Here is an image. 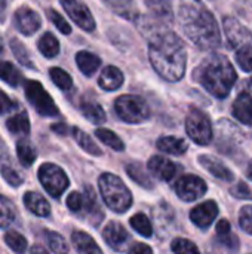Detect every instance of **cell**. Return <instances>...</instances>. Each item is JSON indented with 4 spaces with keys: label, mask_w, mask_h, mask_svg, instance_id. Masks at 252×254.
I'll use <instances>...</instances> for the list:
<instances>
[{
    "label": "cell",
    "mask_w": 252,
    "mask_h": 254,
    "mask_svg": "<svg viewBox=\"0 0 252 254\" xmlns=\"http://www.w3.org/2000/svg\"><path fill=\"white\" fill-rule=\"evenodd\" d=\"M149 57L153 68L168 82H178L186 71L187 52L183 40L172 31L153 34Z\"/></svg>",
    "instance_id": "6da1fadb"
},
{
    "label": "cell",
    "mask_w": 252,
    "mask_h": 254,
    "mask_svg": "<svg viewBox=\"0 0 252 254\" xmlns=\"http://www.w3.org/2000/svg\"><path fill=\"white\" fill-rule=\"evenodd\" d=\"M180 24L186 36L201 49H215L221 45L217 19L201 0H184L181 3Z\"/></svg>",
    "instance_id": "7a4b0ae2"
},
{
    "label": "cell",
    "mask_w": 252,
    "mask_h": 254,
    "mask_svg": "<svg viewBox=\"0 0 252 254\" xmlns=\"http://www.w3.org/2000/svg\"><path fill=\"white\" fill-rule=\"evenodd\" d=\"M195 76L198 82L217 98H226L238 79L232 63L224 55L217 54L205 58L196 68Z\"/></svg>",
    "instance_id": "3957f363"
},
{
    "label": "cell",
    "mask_w": 252,
    "mask_h": 254,
    "mask_svg": "<svg viewBox=\"0 0 252 254\" xmlns=\"http://www.w3.org/2000/svg\"><path fill=\"white\" fill-rule=\"evenodd\" d=\"M100 192L107 207L114 213H125L132 204V195L125 183L114 174H102L100 177Z\"/></svg>",
    "instance_id": "277c9868"
},
{
    "label": "cell",
    "mask_w": 252,
    "mask_h": 254,
    "mask_svg": "<svg viewBox=\"0 0 252 254\" xmlns=\"http://www.w3.org/2000/svg\"><path fill=\"white\" fill-rule=\"evenodd\" d=\"M114 109L117 116L128 124H141L150 116L147 103L137 95H122L116 100Z\"/></svg>",
    "instance_id": "5b68a950"
},
{
    "label": "cell",
    "mask_w": 252,
    "mask_h": 254,
    "mask_svg": "<svg viewBox=\"0 0 252 254\" xmlns=\"http://www.w3.org/2000/svg\"><path fill=\"white\" fill-rule=\"evenodd\" d=\"M25 97L30 104L36 109V112L42 116H58V107L53 103L52 97L46 92V89L37 80L25 82Z\"/></svg>",
    "instance_id": "8992f818"
},
{
    "label": "cell",
    "mask_w": 252,
    "mask_h": 254,
    "mask_svg": "<svg viewBox=\"0 0 252 254\" xmlns=\"http://www.w3.org/2000/svg\"><path fill=\"white\" fill-rule=\"evenodd\" d=\"M186 131L198 144H209L212 140V125L209 118L199 109H192L186 118Z\"/></svg>",
    "instance_id": "52a82bcc"
},
{
    "label": "cell",
    "mask_w": 252,
    "mask_h": 254,
    "mask_svg": "<svg viewBox=\"0 0 252 254\" xmlns=\"http://www.w3.org/2000/svg\"><path fill=\"white\" fill-rule=\"evenodd\" d=\"M39 180L45 190L53 198H59L68 186V177L55 164H43L39 168Z\"/></svg>",
    "instance_id": "ba28073f"
},
{
    "label": "cell",
    "mask_w": 252,
    "mask_h": 254,
    "mask_svg": "<svg viewBox=\"0 0 252 254\" xmlns=\"http://www.w3.org/2000/svg\"><path fill=\"white\" fill-rule=\"evenodd\" d=\"M206 189H208L206 183L201 177L193 176V174L183 176L175 183V192H177L178 198L186 202H192V201L202 198L206 193Z\"/></svg>",
    "instance_id": "9c48e42d"
},
{
    "label": "cell",
    "mask_w": 252,
    "mask_h": 254,
    "mask_svg": "<svg viewBox=\"0 0 252 254\" xmlns=\"http://www.w3.org/2000/svg\"><path fill=\"white\" fill-rule=\"evenodd\" d=\"M62 7L68 13V16L83 30L92 31L95 30V19L89 12L88 6L82 0H61Z\"/></svg>",
    "instance_id": "30bf717a"
},
{
    "label": "cell",
    "mask_w": 252,
    "mask_h": 254,
    "mask_svg": "<svg viewBox=\"0 0 252 254\" xmlns=\"http://www.w3.org/2000/svg\"><path fill=\"white\" fill-rule=\"evenodd\" d=\"M224 31L227 34V39L233 48H239L245 43H252V34L235 18L227 16L224 18Z\"/></svg>",
    "instance_id": "8fae6325"
},
{
    "label": "cell",
    "mask_w": 252,
    "mask_h": 254,
    "mask_svg": "<svg viewBox=\"0 0 252 254\" xmlns=\"http://www.w3.org/2000/svg\"><path fill=\"white\" fill-rule=\"evenodd\" d=\"M102 238L116 252H123L128 246V241H129V235H128L126 229L117 222H110L104 228Z\"/></svg>",
    "instance_id": "7c38bea8"
},
{
    "label": "cell",
    "mask_w": 252,
    "mask_h": 254,
    "mask_svg": "<svg viewBox=\"0 0 252 254\" xmlns=\"http://www.w3.org/2000/svg\"><path fill=\"white\" fill-rule=\"evenodd\" d=\"M13 19H15L16 28L25 36L34 34L40 27V16L30 7H19L15 12Z\"/></svg>",
    "instance_id": "4fadbf2b"
},
{
    "label": "cell",
    "mask_w": 252,
    "mask_h": 254,
    "mask_svg": "<svg viewBox=\"0 0 252 254\" xmlns=\"http://www.w3.org/2000/svg\"><path fill=\"white\" fill-rule=\"evenodd\" d=\"M218 216V207L214 201H206L198 207H195L190 213L192 222L201 229H206L212 225V222Z\"/></svg>",
    "instance_id": "5bb4252c"
},
{
    "label": "cell",
    "mask_w": 252,
    "mask_h": 254,
    "mask_svg": "<svg viewBox=\"0 0 252 254\" xmlns=\"http://www.w3.org/2000/svg\"><path fill=\"white\" fill-rule=\"evenodd\" d=\"M199 164L209 173L212 174L215 179L218 180H223V182H233L235 176L233 173L230 171L229 167H226L221 161H218L217 158L214 156H209V155H202L199 156Z\"/></svg>",
    "instance_id": "9a60e30c"
},
{
    "label": "cell",
    "mask_w": 252,
    "mask_h": 254,
    "mask_svg": "<svg viewBox=\"0 0 252 254\" xmlns=\"http://www.w3.org/2000/svg\"><path fill=\"white\" fill-rule=\"evenodd\" d=\"M149 170L153 176H156L157 179H160L163 182L172 180V177L177 173L175 164L171 162L169 159L163 158V156H153L149 161Z\"/></svg>",
    "instance_id": "2e32d148"
},
{
    "label": "cell",
    "mask_w": 252,
    "mask_h": 254,
    "mask_svg": "<svg viewBox=\"0 0 252 254\" xmlns=\"http://www.w3.org/2000/svg\"><path fill=\"white\" fill-rule=\"evenodd\" d=\"M233 116L245 125H252V97L248 92L239 94L235 100Z\"/></svg>",
    "instance_id": "e0dca14e"
},
{
    "label": "cell",
    "mask_w": 252,
    "mask_h": 254,
    "mask_svg": "<svg viewBox=\"0 0 252 254\" xmlns=\"http://www.w3.org/2000/svg\"><path fill=\"white\" fill-rule=\"evenodd\" d=\"M98 83L105 91H116L123 83V73L117 67L108 65V67H105L101 71L100 79H98Z\"/></svg>",
    "instance_id": "ac0fdd59"
},
{
    "label": "cell",
    "mask_w": 252,
    "mask_h": 254,
    "mask_svg": "<svg viewBox=\"0 0 252 254\" xmlns=\"http://www.w3.org/2000/svg\"><path fill=\"white\" fill-rule=\"evenodd\" d=\"M71 240H73V246L76 247L79 254H102L101 249L94 241V238L88 235L86 232L76 231L73 232Z\"/></svg>",
    "instance_id": "d6986e66"
},
{
    "label": "cell",
    "mask_w": 252,
    "mask_h": 254,
    "mask_svg": "<svg viewBox=\"0 0 252 254\" xmlns=\"http://www.w3.org/2000/svg\"><path fill=\"white\" fill-rule=\"evenodd\" d=\"M24 204L25 207L34 213L36 216H40V217H46L50 214V207H49V202L39 193L36 192H27L25 196H24Z\"/></svg>",
    "instance_id": "ffe728a7"
},
{
    "label": "cell",
    "mask_w": 252,
    "mask_h": 254,
    "mask_svg": "<svg viewBox=\"0 0 252 254\" xmlns=\"http://www.w3.org/2000/svg\"><path fill=\"white\" fill-rule=\"evenodd\" d=\"M76 63H77V65H79V68H80V71H82L83 74L92 76V74L98 70V67H100V64H101V60H100L95 54H92V52L80 51V52L76 55Z\"/></svg>",
    "instance_id": "44dd1931"
},
{
    "label": "cell",
    "mask_w": 252,
    "mask_h": 254,
    "mask_svg": "<svg viewBox=\"0 0 252 254\" xmlns=\"http://www.w3.org/2000/svg\"><path fill=\"white\" fill-rule=\"evenodd\" d=\"M157 149L169 155H183L187 150V143L178 137H162L157 140Z\"/></svg>",
    "instance_id": "7402d4cb"
},
{
    "label": "cell",
    "mask_w": 252,
    "mask_h": 254,
    "mask_svg": "<svg viewBox=\"0 0 252 254\" xmlns=\"http://www.w3.org/2000/svg\"><path fill=\"white\" fill-rule=\"evenodd\" d=\"M16 208L6 196L0 195V229L9 228L16 220Z\"/></svg>",
    "instance_id": "603a6c76"
},
{
    "label": "cell",
    "mask_w": 252,
    "mask_h": 254,
    "mask_svg": "<svg viewBox=\"0 0 252 254\" xmlns=\"http://www.w3.org/2000/svg\"><path fill=\"white\" fill-rule=\"evenodd\" d=\"M6 127L12 134H28L30 132V121L25 112H21L18 115H13L6 121Z\"/></svg>",
    "instance_id": "cb8c5ba5"
},
{
    "label": "cell",
    "mask_w": 252,
    "mask_h": 254,
    "mask_svg": "<svg viewBox=\"0 0 252 254\" xmlns=\"http://www.w3.org/2000/svg\"><path fill=\"white\" fill-rule=\"evenodd\" d=\"M71 132H73V137L77 141V144L85 152H88L89 155H94V156H100L101 155V149L95 144V141L85 131H82L80 128H73Z\"/></svg>",
    "instance_id": "d4e9b609"
},
{
    "label": "cell",
    "mask_w": 252,
    "mask_h": 254,
    "mask_svg": "<svg viewBox=\"0 0 252 254\" xmlns=\"http://www.w3.org/2000/svg\"><path fill=\"white\" fill-rule=\"evenodd\" d=\"M37 46H39V51H40L45 57H48V58H53V57H56L58 52H59V43H58L56 37H55L52 33H45V34L39 39Z\"/></svg>",
    "instance_id": "484cf974"
},
{
    "label": "cell",
    "mask_w": 252,
    "mask_h": 254,
    "mask_svg": "<svg viewBox=\"0 0 252 254\" xmlns=\"http://www.w3.org/2000/svg\"><path fill=\"white\" fill-rule=\"evenodd\" d=\"M16 155H18L21 164L25 165V167H30L37 158L36 147L28 140H19L16 143Z\"/></svg>",
    "instance_id": "4316f807"
},
{
    "label": "cell",
    "mask_w": 252,
    "mask_h": 254,
    "mask_svg": "<svg viewBox=\"0 0 252 254\" xmlns=\"http://www.w3.org/2000/svg\"><path fill=\"white\" fill-rule=\"evenodd\" d=\"M0 79L10 86H18L22 82V74L13 64L7 61H0Z\"/></svg>",
    "instance_id": "83f0119b"
},
{
    "label": "cell",
    "mask_w": 252,
    "mask_h": 254,
    "mask_svg": "<svg viewBox=\"0 0 252 254\" xmlns=\"http://www.w3.org/2000/svg\"><path fill=\"white\" fill-rule=\"evenodd\" d=\"M80 110L83 113V116L91 121L92 124H102L105 122V112L102 110V107L97 103H89V101H85L82 106H80Z\"/></svg>",
    "instance_id": "f1b7e54d"
},
{
    "label": "cell",
    "mask_w": 252,
    "mask_h": 254,
    "mask_svg": "<svg viewBox=\"0 0 252 254\" xmlns=\"http://www.w3.org/2000/svg\"><path fill=\"white\" fill-rule=\"evenodd\" d=\"M95 135H97L104 144H107L108 147H111L113 150L122 152V150L125 149V144H123V141L119 138V135H116V134H114L113 131H110V129L98 128V129L95 131Z\"/></svg>",
    "instance_id": "f546056e"
},
{
    "label": "cell",
    "mask_w": 252,
    "mask_h": 254,
    "mask_svg": "<svg viewBox=\"0 0 252 254\" xmlns=\"http://www.w3.org/2000/svg\"><path fill=\"white\" fill-rule=\"evenodd\" d=\"M126 171H128V176H129L135 183H138L140 186H144V188H147V189L153 188L151 180H150V177L147 176V173L144 171L143 165H140V164H129V165L126 167Z\"/></svg>",
    "instance_id": "4dcf8cb0"
},
{
    "label": "cell",
    "mask_w": 252,
    "mask_h": 254,
    "mask_svg": "<svg viewBox=\"0 0 252 254\" xmlns=\"http://www.w3.org/2000/svg\"><path fill=\"white\" fill-rule=\"evenodd\" d=\"M45 238H46V243H48L49 249L52 250L53 254L68 253V246H67L65 240L59 234H56L53 231H46L45 232Z\"/></svg>",
    "instance_id": "1f68e13d"
},
{
    "label": "cell",
    "mask_w": 252,
    "mask_h": 254,
    "mask_svg": "<svg viewBox=\"0 0 252 254\" xmlns=\"http://www.w3.org/2000/svg\"><path fill=\"white\" fill-rule=\"evenodd\" d=\"M4 243L7 244V247L10 250H13L15 253L24 254L27 250V240L25 237H22L19 232L16 231H9L4 235Z\"/></svg>",
    "instance_id": "d6a6232c"
},
{
    "label": "cell",
    "mask_w": 252,
    "mask_h": 254,
    "mask_svg": "<svg viewBox=\"0 0 252 254\" xmlns=\"http://www.w3.org/2000/svg\"><path fill=\"white\" fill-rule=\"evenodd\" d=\"M236 63L244 71H252V43L236 48Z\"/></svg>",
    "instance_id": "836d02e7"
},
{
    "label": "cell",
    "mask_w": 252,
    "mask_h": 254,
    "mask_svg": "<svg viewBox=\"0 0 252 254\" xmlns=\"http://www.w3.org/2000/svg\"><path fill=\"white\" fill-rule=\"evenodd\" d=\"M49 76H50L52 82H53L58 88H61V89H64V91H68V89L73 86V79H71V76H70L65 70H62V68H59V67H52V68L49 70Z\"/></svg>",
    "instance_id": "e575fe53"
},
{
    "label": "cell",
    "mask_w": 252,
    "mask_h": 254,
    "mask_svg": "<svg viewBox=\"0 0 252 254\" xmlns=\"http://www.w3.org/2000/svg\"><path fill=\"white\" fill-rule=\"evenodd\" d=\"M10 48H12V52H13V55L16 57V60H18L22 65L31 67V68L34 67L33 61L30 60L28 51L25 49V46L22 45V42H21L19 39H12V40H10Z\"/></svg>",
    "instance_id": "d590c367"
},
{
    "label": "cell",
    "mask_w": 252,
    "mask_h": 254,
    "mask_svg": "<svg viewBox=\"0 0 252 254\" xmlns=\"http://www.w3.org/2000/svg\"><path fill=\"white\" fill-rule=\"evenodd\" d=\"M131 226L140 234V235H143V237H151L153 235V228H151V223H150V220L144 216V214H141V213H138V214H135L132 219H131Z\"/></svg>",
    "instance_id": "8d00e7d4"
},
{
    "label": "cell",
    "mask_w": 252,
    "mask_h": 254,
    "mask_svg": "<svg viewBox=\"0 0 252 254\" xmlns=\"http://www.w3.org/2000/svg\"><path fill=\"white\" fill-rule=\"evenodd\" d=\"M0 173H1V177L10 185V186H19L22 183V176L9 164L7 159H4L0 165Z\"/></svg>",
    "instance_id": "74e56055"
},
{
    "label": "cell",
    "mask_w": 252,
    "mask_h": 254,
    "mask_svg": "<svg viewBox=\"0 0 252 254\" xmlns=\"http://www.w3.org/2000/svg\"><path fill=\"white\" fill-rule=\"evenodd\" d=\"M172 252L175 254H201L199 249L186 238H177L172 241Z\"/></svg>",
    "instance_id": "f35d334b"
},
{
    "label": "cell",
    "mask_w": 252,
    "mask_h": 254,
    "mask_svg": "<svg viewBox=\"0 0 252 254\" xmlns=\"http://www.w3.org/2000/svg\"><path fill=\"white\" fill-rule=\"evenodd\" d=\"M48 18L53 22V25L62 33V34H65V36H68L70 33H71V27H70V24L61 16V13H58L56 10H53V9H49L48 10Z\"/></svg>",
    "instance_id": "ab89813d"
},
{
    "label": "cell",
    "mask_w": 252,
    "mask_h": 254,
    "mask_svg": "<svg viewBox=\"0 0 252 254\" xmlns=\"http://www.w3.org/2000/svg\"><path fill=\"white\" fill-rule=\"evenodd\" d=\"M239 225L241 228L252 235V205H247L239 213Z\"/></svg>",
    "instance_id": "60d3db41"
},
{
    "label": "cell",
    "mask_w": 252,
    "mask_h": 254,
    "mask_svg": "<svg viewBox=\"0 0 252 254\" xmlns=\"http://www.w3.org/2000/svg\"><path fill=\"white\" fill-rule=\"evenodd\" d=\"M230 192H232L233 196H236V198H239V199H251L252 198L251 189H250L248 185L244 183V182H239L236 186H233Z\"/></svg>",
    "instance_id": "b9f144b4"
},
{
    "label": "cell",
    "mask_w": 252,
    "mask_h": 254,
    "mask_svg": "<svg viewBox=\"0 0 252 254\" xmlns=\"http://www.w3.org/2000/svg\"><path fill=\"white\" fill-rule=\"evenodd\" d=\"M67 207L71 211H80L83 208V196L79 192H71L67 198Z\"/></svg>",
    "instance_id": "7bdbcfd3"
},
{
    "label": "cell",
    "mask_w": 252,
    "mask_h": 254,
    "mask_svg": "<svg viewBox=\"0 0 252 254\" xmlns=\"http://www.w3.org/2000/svg\"><path fill=\"white\" fill-rule=\"evenodd\" d=\"M104 1L119 13H125L132 6V0H104Z\"/></svg>",
    "instance_id": "ee69618b"
},
{
    "label": "cell",
    "mask_w": 252,
    "mask_h": 254,
    "mask_svg": "<svg viewBox=\"0 0 252 254\" xmlns=\"http://www.w3.org/2000/svg\"><path fill=\"white\" fill-rule=\"evenodd\" d=\"M12 109H13V103L10 101V98L3 91H0V115L7 113Z\"/></svg>",
    "instance_id": "f6af8a7d"
},
{
    "label": "cell",
    "mask_w": 252,
    "mask_h": 254,
    "mask_svg": "<svg viewBox=\"0 0 252 254\" xmlns=\"http://www.w3.org/2000/svg\"><path fill=\"white\" fill-rule=\"evenodd\" d=\"M221 244L226 246V247H229L230 250H238V247H239L238 238L236 237H232L230 234L226 235V237H221Z\"/></svg>",
    "instance_id": "bcb514c9"
},
{
    "label": "cell",
    "mask_w": 252,
    "mask_h": 254,
    "mask_svg": "<svg viewBox=\"0 0 252 254\" xmlns=\"http://www.w3.org/2000/svg\"><path fill=\"white\" fill-rule=\"evenodd\" d=\"M128 254H153V252H151V249H150L149 246L138 243V244L132 246V249L129 250V253Z\"/></svg>",
    "instance_id": "7dc6e473"
},
{
    "label": "cell",
    "mask_w": 252,
    "mask_h": 254,
    "mask_svg": "<svg viewBox=\"0 0 252 254\" xmlns=\"http://www.w3.org/2000/svg\"><path fill=\"white\" fill-rule=\"evenodd\" d=\"M217 234L218 237H226L230 234V223L227 220H220L217 225Z\"/></svg>",
    "instance_id": "c3c4849f"
},
{
    "label": "cell",
    "mask_w": 252,
    "mask_h": 254,
    "mask_svg": "<svg viewBox=\"0 0 252 254\" xmlns=\"http://www.w3.org/2000/svg\"><path fill=\"white\" fill-rule=\"evenodd\" d=\"M52 129L58 134H62V135L67 132V127L64 124H55V125H52Z\"/></svg>",
    "instance_id": "681fc988"
},
{
    "label": "cell",
    "mask_w": 252,
    "mask_h": 254,
    "mask_svg": "<svg viewBox=\"0 0 252 254\" xmlns=\"http://www.w3.org/2000/svg\"><path fill=\"white\" fill-rule=\"evenodd\" d=\"M30 254H48V252H46L43 247H40V246H34V247L30 250Z\"/></svg>",
    "instance_id": "f907efd6"
},
{
    "label": "cell",
    "mask_w": 252,
    "mask_h": 254,
    "mask_svg": "<svg viewBox=\"0 0 252 254\" xmlns=\"http://www.w3.org/2000/svg\"><path fill=\"white\" fill-rule=\"evenodd\" d=\"M6 4H7V0H0V19H3V18H4Z\"/></svg>",
    "instance_id": "816d5d0a"
},
{
    "label": "cell",
    "mask_w": 252,
    "mask_h": 254,
    "mask_svg": "<svg viewBox=\"0 0 252 254\" xmlns=\"http://www.w3.org/2000/svg\"><path fill=\"white\" fill-rule=\"evenodd\" d=\"M248 177L252 180V162L250 164V167H248Z\"/></svg>",
    "instance_id": "f5cc1de1"
},
{
    "label": "cell",
    "mask_w": 252,
    "mask_h": 254,
    "mask_svg": "<svg viewBox=\"0 0 252 254\" xmlns=\"http://www.w3.org/2000/svg\"><path fill=\"white\" fill-rule=\"evenodd\" d=\"M3 52V40H1V37H0V54Z\"/></svg>",
    "instance_id": "db71d44e"
},
{
    "label": "cell",
    "mask_w": 252,
    "mask_h": 254,
    "mask_svg": "<svg viewBox=\"0 0 252 254\" xmlns=\"http://www.w3.org/2000/svg\"><path fill=\"white\" fill-rule=\"evenodd\" d=\"M150 1H154L156 3V1H162V0H150Z\"/></svg>",
    "instance_id": "11a10c76"
},
{
    "label": "cell",
    "mask_w": 252,
    "mask_h": 254,
    "mask_svg": "<svg viewBox=\"0 0 252 254\" xmlns=\"http://www.w3.org/2000/svg\"><path fill=\"white\" fill-rule=\"evenodd\" d=\"M247 1H248V3H250V4L252 6V0H247Z\"/></svg>",
    "instance_id": "9f6ffc18"
},
{
    "label": "cell",
    "mask_w": 252,
    "mask_h": 254,
    "mask_svg": "<svg viewBox=\"0 0 252 254\" xmlns=\"http://www.w3.org/2000/svg\"><path fill=\"white\" fill-rule=\"evenodd\" d=\"M251 82H252V80H251Z\"/></svg>",
    "instance_id": "6f0895ef"
}]
</instances>
